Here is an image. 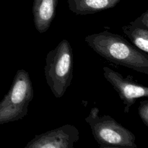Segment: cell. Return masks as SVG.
<instances>
[{
    "label": "cell",
    "instance_id": "obj_1",
    "mask_svg": "<svg viewBox=\"0 0 148 148\" xmlns=\"http://www.w3.org/2000/svg\"><path fill=\"white\" fill-rule=\"evenodd\" d=\"M85 42L107 61L148 75V56L120 35L108 30L86 36Z\"/></svg>",
    "mask_w": 148,
    "mask_h": 148
},
{
    "label": "cell",
    "instance_id": "obj_7",
    "mask_svg": "<svg viewBox=\"0 0 148 148\" xmlns=\"http://www.w3.org/2000/svg\"><path fill=\"white\" fill-rule=\"evenodd\" d=\"M123 33L135 47L148 53V10L130 24L122 27Z\"/></svg>",
    "mask_w": 148,
    "mask_h": 148
},
{
    "label": "cell",
    "instance_id": "obj_5",
    "mask_svg": "<svg viewBox=\"0 0 148 148\" xmlns=\"http://www.w3.org/2000/svg\"><path fill=\"white\" fill-rule=\"evenodd\" d=\"M106 79L114 87L124 105V112L128 114L132 106L138 98L148 97V88L139 84L133 79L124 77L121 74L111 68H103Z\"/></svg>",
    "mask_w": 148,
    "mask_h": 148
},
{
    "label": "cell",
    "instance_id": "obj_9",
    "mask_svg": "<svg viewBox=\"0 0 148 148\" xmlns=\"http://www.w3.org/2000/svg\"><path fill=\"white\" fill-rule=\"evenodd\" d=\"M121 0H68L69 8L77 15H87L115 7Z\"/></svg>",
    "mask_w": 148,
    "mask_h": 148
},
{
    "label": "cell",
    "instance_id": "obj_10",
    "mask_svg": "<svg viewBox=\"0 0 148 148\" xmlns=\"http://www.w3.org/2000/svg\"><path fill=\"white\" fill-rule=\"evenodd\" d=\"M138 114L143 122L146 127H148V101H140L138 108Z\"/></svg>",
    "mask_w": 148,
    "mask_h": 148
},
{
    "label": "cell",
    "instance_id": "obj_2",
    "mask_svg": "<svg viewBox=\"0 0 148 148\" xmlns=\"http://www.w3.org/2000/svg\"><path fill=\"white\" fill-rule=\"evenodd\" d=\"M73 66V50L69 42L63 39L48 53L44 67L46 82L56 98L64 96L70 86Z\"/></svg>",
    "mask_w": 148,
    "mask_h": 148
},
{
    "label": "cell",
    "instance_id": "obj_6",
    "mask_svg": "<svg viewBox=\"0 0 148 148\" xmlns=\"http://www.w3.org/2000/svg\"><path fill=\"white\" fill-rule=\"evenodd\" d=\"M79 139V132L71 124L59 127L35 136L25 148H73Z\"/></svg>",
    "mask_w": 148,
    "mask_h": 148
},
{
    "label": "cell",
    "instance_id": "obj_3",
    "mask_svg": "<svg viewBox=\"0 0 148 148\" xmlns=\"http://www.w3.org/2000/svg\"><path fill=\"white\" fill-rule=\"evenodd\" d=\"M94 107L85 119L100 148H136V137L130 130L108 115L99 114Z\"/></svg>",
    "mask_w": 148,
    "mask_h": 148
},
{
    "label": "cell",
    "instance_id": "obj_4",
    "mask_svg": "<svg viewBox=\"0 0 148 148\" xmlns=\"http://www.w3.org/2000/svg\"><path fill=\"white\" fill-rule=\"evenodd\" d=\"M33 95L29 73L24 69H18L10 90L0 101V125L24 118Z\"/></svg>",
    "mask_w": 148,
    "mask_h": 148
},
{
    "label": "cell",
    "instance_id": "obj_8",
    "mask_svg": "<svg viewBox=\"0 0 148 148\" xmlns=\"http://www.w3.org/2000/svg\"><path fill=\"white\" fill-rule=\"evenodd\" d=\"M58 0H34L33 15L35 27L40 33H44L50 27L55 18Z\"/></svg>",
    "mask_w": 148,
    "mask_h": 148
}]
</instances>
